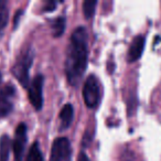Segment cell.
I'll return each mask as SVG.
<instances>
[{
    "instance_id": "8992f818",
    "label": "cell",
    "mask_w": 161,
    "mask_h": 161,
    "mask_svg": "<svg viewBox=\"0 0 161 161\" xmlns=\"http://www.w3.org/2000/svg\"><path fill=\"white\" fill-rule=\"evenodd\" d=\"M27 125L25 123H21L16 129L14 143H12L14 161H22L25 146H27Z\"/></svg>"
},
{
    "instance_id": "7c38bea8",
    "label": "cell",
    "mask_w": 161,
    "mask_h": 161,
    "mask_svg": "<svg viewBox=\"0 0 161 161\" xmlns=\"http://www.w3.org/2000/svg\"><path fill=\"white\" fill-rule=\"evenodd\" d=\"M8 18H9V10L7 7V3L0 0V39L3 36V30L8 23Z\"/></svg>"
},
{
    "instance_id": "7a4b0ae2",
    "label": "cell",
    "mask_w": 161,
    "mask_h": 161,
    "mask_svg": "<svg viewBox=\"0 0 161 161\" xmlns=\"http://www.w3.org/2000/svg\"><path fill=\"white\" fill-rule=\"evenodd\" d=\"M32 62H33V52L31 47H27L19 54L16 63L12 66V74L19 80V83L25 88H28L30 84L29 71Z\"/></svg>"
},
{
    "instance_id": "3957f363",
    "label": "cell",
    "mask_w": 161,
    "mask_h": 161,
    "mask_svg": "<svg viewBox=\"0 0 161 161\" xmlns=\"http://www.w3.org/2000/svg\"><path fill=\"white\" fill-rule=\"evenodd\" d=\"M83 99L88 108H96L101 102V83L96 75H90L85 80L82 91Z\"/></svg>"
},
{
    "instance_id": "6da1fadb",
    "label": "cell",
    "mask_w": 161,
    "mask_h": 161,
    "mask_svg": "<svg viewBox=\"0 0 161 161\" xmlns=\"http://www.w3.org/2000/svg\"><path fill=\"white\" fill-rule=\"evenodd\" d=\"M87 31L80 25L73 31L66 49L65 58V74L67 82L76 87L80 84L87 67Z\"/></svg>"
},
{
    "instance_id": "5bb4252c",
    "label": "cell",
    "mask_w": 161,
    "mask_h": 161,
    "mask_svg": "<svg viewBox=\"0 0 161 161\" xmlns=\"http://www.w3.org/2000/svg\"><path fill=\"white\" fill-rule=\"evenodd\" d=\"M97 1H92V0H86L83 3V12L86 19L93 18L95 14V9H96Z\"/></svg>"
},
{
    "instance_id": "9c48e42d",
    "label": "cell",
    "mask_w": 161,
    "mask_h": 161,
    "mask_svg": "<svg viewBox=\"0 0 161 161\" xmlns=\"http://www.w3.org/2000/svg\"><path fill=\"white\" fill-rule=\"evenodd\" d=\"M58 118H60V121H61V130L67 129L74 118L73 106H72L71 104H66V105L63 106V108L60 112Z\"/></svg>"
},
{
    "instance_id": "8fae6325",
    "label": "cell",
    "mask_w": 161,
    "mask_h": 161,
    "mask_svg": "<svg viewBox=\"0 0 161 161\" xmlns=\"http://www.w3.org/2000/svg\"><path fill=\"white\" fill-rule=\"evenodd\" d=\"M65 25H66V19H65L64 17H58V18H56L51 25L53 36L58 38V36H62L65 31Z\"/></svg>"
},
{
    "instance_id": "9a60e30c",
    "label": "cell",
    "mask_w": 161,
    "mask_h": 161,
    "mask_svg": "<svg viewBox=\"0 0 161 161\" xmlns=\"http://www.w3.org/2000/svg\"><path fill=\"white\" fill-rule=\"evenodd\" d=\"M121 161H137V160L134 152L129 151V150H125L123 156H121Z\"/></svg>"
},
{
    "instance_id": "2e32d148",
    "label": "cell",
    "mask_w": 161,
    "mask_h": 161,
    "mask_svg": "<svg viewBox=\"0 0 161 161\" xmlns=\"http://www.w3.org/2000/svg\"><path fill=\"white\" fill-rule=\"evenodd\" d=\"M77 161H90V159H88L87 154H86L85 152L80 151V154H78V157H77Z\"/></svg>"
},
{
    "instance_id": "30bf717a",
    "label": "cell",
    "mask_w": 161,
    "mask_h": 161,
    "mask_svg": "<svg viewBox=\"0 0 161 161\" xmlns=\"http://www.w3.org/2000/svg\"><path fill=\"white\" fill-rule=\"evenodd\" d=\"M11 149V140L9 136L3 135L0 137V161H8Z\"/></svg>"
},
{
    "instance_id": "ba28073f",
    "label": "cell",
    "mask_w": 161,
    "mask_h": 161,
    "mask_svg": "<svg viewBox=\"0 0 161 161\" xmlns=\"http://www.w3.org/2000/svg\"><path fill=\"white\" fill-rule=\"evenodd\" d=\"M145 43L146 39L143 36L139 34V36H135L129 47V50H128V62H136L141 58L143 53V49H145Z\"/></svg>"
},
{
    "instance_id": "e0dca14e",
    "label": "cell",
    "mask_w": 161,
    "mask_h": 161,
    "mask_svg": "<svg viewBox=\"0 0 161 161\" xmlns=\"http://www.w3.org/2000/svg\"><path fill=\"white\" fill-rule=\"evenodd\" d=\"M55 7H56V3H51V1H50V3H47V7H45L44 9L49 10V11H52Z\"/></svg>"
},
{
    "instance_id": "4fadbf2b",
    "label": "cell",
    "mask_w": 161,
    "mask_h": 161,
    "mask_svg": "<svg viewBox=\"0 0 161 161\" xmlns=\"http://www.w3.org/2000/svg\"><path fill=\"white\" fill-rule=\"evenodd\" d=\"M25 161H44L43 160V156L42 152L40 150V146L38 142H34L31 146L29 152H28V156Z\"/></svg>"
},
{
    "instance_id": "5b68a950",
    "label": "cell",
    "mask_w": 161,
    "mask_h": 161,
    "mask_svg": "<svg viewBox=\"0 0 161 161\" xmlns=\"http://www.w3.org/2000/svg\"><path fill=\"white\" fill-rule=\"evenodd\" d=\"M16 90L11 84L0 86V118L8 116L14 109Z\"/></svg>"
},
{
    "instance_id": "52a82bcc",
    "label": "cell",
    "mask_w": 161,
    "mask_h": 161,
    "mask_svg": "<svg viewBox=\"0 0 161 161\" xmlns=\"http://www.w3.org/2000/svg\"><path fill=\"white\" fill-rule=\"evenodd\" d=\"M71 153V145L66 137H58L53 141L50 161H66Z\"/></svg>"
},
{
    "instance_id": "277c9868",
    "label": "cell",
    "mask_w": 161,
    "mask_h": 161,
    "mask_svg": "<svg viewBox=\"0 0 161 161\" xmlns=\"http://www.w3.org/2000/svg\"><path fill=\"white\" fill-rule=\"evenodd\" d=\"M43 83H44L43 75L38 74L34 76L28 86L29 101L36 110H40L43 105Z\"/></svg>"
}]
</instances>
